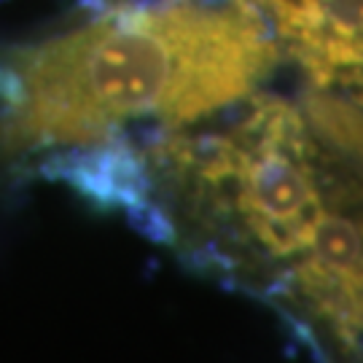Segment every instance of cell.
<instances>
[{"instance_id": "obj_4", "label": "cell", "mask_w": 363, "mask_h": 363, "mask_svg": "<svg viewBox=\"0 0 363 363\" xmlns=\"http://www.w3.org/2000/svg\"><path fill=\"white\" fill-rule=\"evenodd\" d=\"M291 277L339 337L363 347V216L325 208Z\"/></svg>"}, {"instance_id": "obj_5", "label": "cell", "mask_w": 363, "mask_h": 363, "mask_svg": "<svg viewBox=\"0 0 363 363\" xmlns=\"http://www.w3.org/2000/svg\"><path fill=\"white\" fill-rule=\"evenodd\" d=\"M274 40L318 86L363 84V0H288Z\"/></svg>"}, {"instance_id": "obj_3", "label": "cell", "mask_w": 363, "mask_h": 363, "mask_svg": "<svg viewBox=\"0 0 363 363\" xmlns=\"http://www.w3.org/2000/svg\"><path fill=\"white\" fill-rule=\"evenodd\" d=\"M43 172L73 186L84 199L103 210H124L130 223L140 232L167 245L175 240V229L167 210L151 199V172L148 156L138 154L121 135L86 145H70L67 151L52 156Z\"/></svg>"}, {"instance_id": "obj_1", "label": "cell", "mask_w": 363, "mask_h": 363, "mask_svg": "<svg viewBox=\"0 0 363 363\" xmlns=\"http://www.w3.org/2000/svg\"><path fill=\"white\" fill-rule=\"evenodd\" d=\"M277 52L240 11L121 9L11 54L0 67V138L13 151L86 145L143 116L175 130L250 94Z\"/></svg>"}, {"instance_id": "obj_2", "label": "cell", "mask_w": 363, "mask_h": 363, "mask_svg": "<svg viewBox=\"0 0 363 363\" xmlns=\"http://www.w3.org/2000/svg\"><path fill=\"white\" fill-rule=\"evenodd\" d=\"M151 162L216 191L259 247L280 259L310 245L325 213L304 118L277 97H250L223 135H164Z\"/></svg>"}]
</instances>
